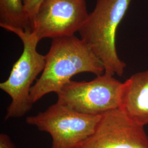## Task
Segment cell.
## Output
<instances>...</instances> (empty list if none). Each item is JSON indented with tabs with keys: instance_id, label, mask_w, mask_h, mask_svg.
<instances>
[{
	"instance_id": "obj_9",
	"label": "cell",
	"mask_w": 148,
	"mask_h": 148,
	"mask_svg": "<svg viewBox=\"0 0 148 148\" xmlns=\"http://www.w3.org/2000/svg\"><path fill=\"white\" fill-rule=\"evenodd\" d=\"M0 27L30 30V21L24 10V0H0Z\"/></svg>"
},
{
	"instance_id": "obj_3",
	"label": "cell",
	"mask_w": 148,
	"mask_h": 148,
	"mask_svg": "<svg viewBox=\"0 0 148 148\" xmlns=\"http://www.w3.org/2000/svg\"><path fill=\"white\" fill-rule=\"evenodd\" d=\"M4 29L12 32L23 45L21 56L14 64L8 79L0 84V89L11 97V102L5 115L6 120L23 116L32 109L30 100L32 85L45 68V56L37 51L40 41L30 30L11 27Z\"/></svg>"
},
{
	"instance_id": "obj_2",
	"label": "cell",
	"mask_w": 148,
	"mask_h": 148,
	"mask_svg": "<svg viewBox=\"0 0 148 148\" xmlns=\"http://www.w3.org/2000/svg\"><path fill=\"white\" fill-rule=\"evenodd\" d=\"M132 0H97L95 7L79 30L85 42L103 65L105 72L122 76L126 67L117 52L119 25Z\"/></svg>"
},
{
	"instance_id": "obj_4",
	"label": "cell",
	"mask_w": 148,
	"mask_h": 148,
	"mask_svg": "<svg viewBox=\"0 0 148 148\" xmlns=\"http://www.w3.org/2000/svg\"><path fill=\"white\" fill-rule=\"evenodd\" d=\"M122 84L104 73L90 81L71 80L57 93V103L88 115H102L119 109Z\"/></svg>"
},
{
	"instance_id": "obj_1",
	"label": "cell",
	"mask_w": 148,
	"mask_h": 148,
	"mask_svg": "<svg viewBox=\"0 0 148 148\" xmlns=\"http://www.w3.org/2000/svg\"><path fill=\"white\" fill-rule=\"evenodd\" d=\"M45 59L42 74L30 90L32 104L48 93H57L77 74L90 73L99 76L105 72L88 46L75 35L52 39Z\"/></svg>"
},
{
	"instance_id": "obj_10",
	"label": "cell",
	"mask_w": 148,
	"mask_h": 148,
	"mask_svg": "<svg viewBox=\"0 0 148 148\" xmlns=\"http://www.w3.org/2000/svg\"><path fill=\"white\" fill-rule=\"evenodd\" d=\"M45 0H24V10L30 24Z\"/></svg>"
},
{
	"instance_id": "obj_8",
	"label": "cell",
	"mask_w": 148,
	"mask_h": 148,
	"mask_svg": "<svg viewBox=\"0 0 148 148\" xmlns=\"http://www.w3.org/2000/svg\"><path fill=\"white\" fill-rule=\"evenodd\" d=\"M120 109L138 124L148 125V70L132 75L122 84Z\"/></svg>"
},
{
	"instance_id": "obj_11",
	"label": "cell",
	"mask_w": 148,
	"mask_h": 148,
	"mask_svg": "<svg viewBox=\"0 0 148 148\" xmlns=\"http://www.w3.org/2000/svg\"><path fill=\"white\" fill-rule=\"evenodd\" d=\"M0 148H15L14 143L7 134H0Z\"/></svg>"
},
{
	"instance_id": "obj_6",
	"label": "cell",
	"mask_w": 148,
	"mask_h": 148,
	"mask_svg": "<svg viewBox=\"0 0 148 148\" xmlns=\"http://www.w3.org/2000/svg\"><path fill=\"white\" fill-rule=\"evenodd\" d=\"M88 15L85 0H45L32 21L30 31L39 41L73 36Z\"/></svg>"
},
{
	"instance_id": "obj_5",
	"label": "cell",
	"mask_w": 148,
	"mask_h": 148,
	"mask_svg": "<svg viewBox=\"0 0 148 148\" xmlns=\"http://www.w3.org/2000/svg\"><path fill=\"white\" fill-rule=\"evenodd\" d=\"M101 116L81 114L56 103L27 117L26 122L49 134L51 148H78L95 132Z\"/></svg>"
},
{
	"instance_id": "obj_7",
	"label": "cell",
	"mask_w": 148,
	"mask_h": 148,
	"mask_svg": "<svg viewBox=\"0 0 148 148\" xmlns=\"http://www.w3.org/2000/svg\"><path fill=\"white\" fill-rule=\"evenodd\" d=\"M144 127L114 109L101 115L95 132L78 148H148Z\"/></svg>"
}]
</instances>
